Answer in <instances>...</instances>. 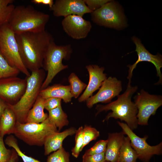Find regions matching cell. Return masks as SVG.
Listing matches in <instances>:
<instances>
[{
  "label": "cell",
  "mask_w": 162,
  "mask_h": 162,
  "mask_svg": "<svg viewBox=\"0 0 162 162\" xmlns=\"http://www.w3.org/2000/svg\"><path fill=\"white\" fill-rule=\"evenodd\" d=\"M70 154L62 146L48 157L46 162H71Z\"/></svg>",
  "instance_id": "cell-28"
},
{
  "label": "cell",
  "mask_w": 162,
  "mask_h": 162,
  "mask_svg": "<svg viewBox=\"0 0 162 162\" xmlns=\"http://www.w3.org/2000/svg\"><path fill=\"white\" fill-rule=\"evenodd\" d=\"M18 155L16 151L13 149V152L10 159L8 162H17L18 160Z\"/></svg>",
  "instance_id": "cell-38"
},
{
  "label": "cell",
  "mask_w": 162,
  "mask_h": 162,
  "mask_svg": "<svg viewBox=\"0 0 162 162\" xmlns=\"http://www.w3.org/2000/svg\"><path fill=\"white\" fill-rule=\"evenodd\" d=\"M72 52L71 45H57L54 41L49 44L44 55L43 67L47 71V76L43 83L41 90L48 86L55 76L61 71L68 68L63 64V59L68 60Z\"/></svg>",
  "instance_id": "cell-6"
},
{
  "label": "cell",
  "mask_w": 162,
  "mask_h": 162,
  "mask_svg": "<svg viewBox=\"0 0 162 162\" xmlns=\"http://www.w3.org/2000/svg\"></svg>",
  "instance_id": "cell-40"
},
{
  "label": "cell",
  "mask_w": 162,
  "mask_h": 162,
  "mask_svg": "<svg viewBox=\"0 0 162 162\" xmlns=\"http://www.w3.org/2000/svg\"><path fill=\"white\" fill-rule=\"evenodd\" d=\"M61 100L60 98L53 97L45 99L44 103V109L49 111L56 108L61 104Z\"/></svg>",
  "instance_id": "cell-34"
},
{
  "label": "cell",
  "mask_w": 162,
  "mask_h": 162,
  "mask_svg": "<svg viewBox=\"0 0 162 162\" xmlns=\"http://www.w3.org/2000/svg\"><path fill=\"white\" fill-rule=\"evenodd\" d=\"M16 122L14 112L8 106L0 118V134L4 136L13 134Z\"/></svg>",
  "instance_id": "cell-21"
},
{
  "label": "cell",
  "mask_w": 162,
  "mask_h": 162,
  "mask_svg": "<svg viewBox=\"0 0 162 162\" xmlns=\"http://www.w3.org/2000/svg\"><path fill=\"white\" fill-rule=\"evenodd\" d=\"M68 80L70 87V93L73 97L76 98L86 87L87 85L82 81L74 73L70 74Z\"/></svg>",
  "instance_id": "cell-25"
},
{
  "label": "cell",
  "mask_w": 162,
  "mask_h": 162,
  "mask_svg": "<svg viewBox=\"0 0 162 162\" xmlns=\"http://www.w3.org/2000/svg\"><path fill=\"white\" fill-rule=\"evenodd\" d=\"M89 75V81L86 89L78 99L79 102L86 101L93 93L99 89L103 82L107 78L104 73V68L96 65L90 64L86 66Z\"/></svg>",
  "instance_id": "cell-16"
},
{
  "label": "cell",
  "mask_w": 162,
  "mask_h": 162,
  "mask_svg": "<svg viewBox=\"0 0 162 162\" xmlns=\"http://www.w3.org/2000/svg\"><path fill=\"white\" fill-rule=\"evenodd\" d=\"M54 16H64L76 15L83 17L92 11L86 5L84 0H56L51 8Z\"/></svg>",
  "instance_id": "cell-13"
},
{
  "label": "cell",
  "mask_w": 162,
  "mask_h": 162,
  "mask_svg": "<svg viewBox=\"0 0 162 162\" xmlns=\"http://www.w3.org/2000/svg\"><path fill=\"white\" fill-rule=\"evenodd\" d=\"M76 129L70 127L62 132L58 131L49 136L44 144V154L49 155L56 151L62 146V143L65 139L68 136L75 134Z\"/></svg>",
  "instance_id": "cell-18"
},
{
  "label": "cell",
  "mask_w": 162,
  "mask_h": 162,
  "mask_svg": "<svg viewBox=\"0 0 162 162\" xmlns=\"http://www.w3.org/2000/svg\"><path fill=\"white\" fill-rule=\"evenodd\" d=\"M4 136L0 134V162H8L12 154L13 149L10 150L6 147Z\"/></svg>",
  "instance_id": "cell-32"
},
{
  "label": "cell",
  "mask_w": 162,
  "mask_h": 162,
  "mask_svg": "<svg viewBox=\"0 0 162 162\" xmlns=\"http://www.w3.org/2000/svg\"><path fill=\"white\" fill-rule=\"evenodd\" d=\"M48 118L55 125L59 131L69 123L67 114L63 111L61 104L48 111Z\"/></svg>",
  "instance_id": "cell-23"
},
{
  "label": "cell",
  "mask_w": 162,
  "mask_h": 162,
  "mask_svg": "<svg viewBox=\"0 0 162 162\" xmlns=\"http://www.w3.org/2000/svg\"><path fill=\"white\" fill-rule=\"evenodd\" d=\"M45 76V72L42 68L32 71L26 77V88L20 99L14 105L8 104L14 112L17 122L25 123L28 112L39 96Z\"/></svg>",
  "instance_id": "cell-4"
},
{
  "label": "cell",
  "mask_w": 162,
  "mask_h": 162,
  "mask_svg": "<svg viewBox=\"0 0 162 162\" xmlns=\"http://www.w3.org/2000/svg\"><path fill=\"white\" fill-rule=\"evenodd\" d=\"M50 16L31 5L15 6L8 23L15 34L45 30Z\"/></svg>",
  "instance_id": "cell-3"
},
{
  "label": "cell",
  "mask_w": 162,
  "mask_h": 162,
  "mask_svg": "<svg viewBox=\"0 0 162 162\" xmlns=\"http://www.w3.org/2000/svg\"><path fill=\"white\" fill-rule=\"evenodd\" d=\"M8 106V104L7 103L0 98V118Z\"/></svg>",
  "instance_id": "cell-37"
},
{
  "label": "cell",
  "mask_w": 162,
  "mask_h": 162,
  "mask_svg": "<svg viewBox=\"0 0 162 162\" xmlns=\"http://www.w3.org/2000/svg\"><path fill=\"white\" fill-rule=\"evenodd\" d=\"M13 0H0V27L8 23L15 7Z\"/></svg>",
  "instance_id": "cell-24"
},
{
  "label": "cell",
  "mask_w": 162,
  "mask_h": 162,
  "mask_svg": "<svg viewBox=\"0 0 162 162\" xmlns=\"http://www.w3.org/2000/svg\"><path fill=\"white\" fill-rule=\"evenodd\" d=\"M137 88L136 86L128 85L125 92L118 95L116 100L105 105H97L96 115L102 111L111 110L112 112L108 114L104 121H108L111 118L119 119L125 121L132 130L136 129L138 125V109L135 103L132 101L131 97Z\"/></svg>",
  "instance_id": "cell-2"
},
{
  "label": "cell",
  "mask_w": 162,
  "mask_h": 162,
  "mask_svg": "<svg viewBox=\"0 0 162 162\" xmlns=\"http://www.w3.org/2000/svg\"><path fill=\"white\" fill-rule=\"evenodd\" d=\"M88 7L92 12L99 8L105 4L110 2L108 0H84Z\"/></svg>",
  "instance_id": "cell-35"
},
{
  "label": "cell",
  "mask_w": 162,
  "mask_h": 162,
  "mask_svg": "<svg viewBox=\"0 0 162 162\" xmlns=\"http://www.w3.org/2000/svg\"><path fill=\"white\" fill-rule=\"evenodd\" d=\"M0 52L10 66L27 77L30 76L20 58L15 34L8 23L0 27Z\"/></svg>",
  "instance_id": "cell-7"
},
{
  "label": "cell",
  "mask_w": 162,
  "mask_h": 162,
  "mask_svg": "<svg viewBox=\"0 0 162 162\" xmlns=\"http://www.w3.org/2000/svg\"><path fill=\"white\" fill-rule=\"evenodd\" d=\"M45 99L39 95L26 116L25 123H39L44 122L48 114L44 112Z\"/></svg>",
  "instance_id": "cell-20"
},
{
  "label": "cell",
  "mask_w": 162,
  "mask_h": 162,
  "mask_svg": "<svg viewBox=\"0 0 162 162\" xmlns=\"http://www.w3.org/2000/svg\"><path fill=\"white\" fill-rule=\"evenodd\" d=\"M4 142L9 147L14 149L23 162H40L32 157L26 155L22 152L19 147L17 140L12 135L7 136L4 140Z\"/></svg>",
  "instance_id": "cell-26"
},
{
  "label": "cell",
  "mask_w": 162,
  "mask_h": 162,
  "mask_svg": "<svg viewBox=\"0 0 162 162\" xmlns=\"http://www.w3.org/2000/svg\"><path fill=\"white\" fill-rule=\"evenodd\" d=\"M132 40L136 45L135 51L137 52L138 58L133 65L128 66L129 68L128 75L127 77V78L129 80L128 85H130L133 71L136 67L137 64L139 62L143 61L150 62L154 65L156 70L157 75L159 77V81L157 83H161L162 75L160 70V68L162 67L161 56L159 54L154 55L150 53L145 48L138 38L133 37Z\"/></svg>",
  "instance_id": "cell-15"
},
{
  "label": "cell",
  "mask_w": 162,
  "mask_h": 162,
  "mask_svg": "<svg viewBox=\"0 0 162 162\" xmlns=\"http://www.w3.org/2000/svg\"><path fill=\"white\" fill-rule=\"evenodd\" d=\"M98 92L86 101L88 108L98 103L111 102L112 99L119 95L122 90L121 82L115 77L110 76L103 82Z\"/></svg>",
  "instance_id": "cell-12"
},
{
  "label": "cell",
  "mask_w": 162,
  "mask_h": 162,
  "mask_svg": "<svg viewBox=\"0 0 162 162\" xmlns=\"http://www.w3.org/2000/svg\"><path fill=\"white\" fill-rule=\"evenodd\" d=\"M27 86L26 79L16 76L0 79V98L8 104L14 105L20 99Z\"/></svg>",
  "instance_id": "cell-11"
},
{
  "label": "cell",
  "mask_w": 162,
  "mask_h": 162,
  "mask_svg": "<svg viewBox=\"0 0 162 162\" xmlns=\"http://www.w3.org/2000/svg\"><path fill=\"white\" fill-rule=\"evenodd\" d=\"M20 72L17 68L10 66L0 52V79L16 76Z\"/></svg>",
  "instance_id": "cell-27"
},
{
  "label": "cell",
  "mask_w": 162,
  "mask_h": 162,
  "mask_svg": "<svg viewBox=\"0 0 162 162\" xmlns=\"http://www.w3.org/2000/svg\"><path fill=\"white\" fill-rule=\"evenodd\" d=\"M138 156L128 136L124 137L120 150L118 162H136Z\"/></svg>",
  "instance_id": "cell-22"
},
{
  "label": "cell",
  "mask_w": 162,
  "mask_h": 162,
  "mask_svg": "<svg viewBox=\"0 0 162 162\" xmlns=\"http://www.w3.org/2000/svg\"><path fill=\"white\" fill-rule=\"evenodd\" d=\"M105 162H109L108 161H106V160H105Z\"/></svg>",
  "instance_id": "cell-39"
},
{
  "label": "cell",
  "mask_w": 162,
  "mask_h": 162,
  "mask_svg": "<svg viewBox=\"0 0 162 162\" xmlns=\"http://www.w3.org/2000/svg\"><path fill=\"white\" fill-rule=\"evenodd\" d=\"M20 56L26 68L31 72L43 67L44 57L50 44L54 40L45 30L15 34Z\"/></svg>",
  "instance_id": "cell-1"
},
{
  "label": "cell",
  "mask_w": 162,
  "mask_h": 162,
  "mask_svg": "<svg viewBox=\"0 0 162 162\" xmlns=\"http://www.w3.org/2000/svg\"><path fill=\"white\" fill-rule=\"evenodd\" d=\"M107 142V140L98 141L92 147L86 150L84 154L92 155L105 152Z\"/></svg>",
  "instance_id": "cell-31"
},
{
  "label": "cell",
  "mask_w": 162,
  "mask_h": 162,
  "mask_svg": "<svg viewBox=\"0 0 162 162\" xmlns=\"http://www.w3.org/2000/svg\"><path fill=\"white\" fill-rule=\"evenodd\" d=\"M62 24L64 32L69 36L76 40L86 38L92 28L89 21L76 15L64 17L62 21Z\"/></svg>",
  "instance_id": "cell-14"
},
{
  "label": "cell",
  "mask_w": 162,
  "mask_h": 162,
  "mask_svg": "<svg viewBox=\"0 0 162 162\" xmlns=\"http://www.w3.org/2000/svg\"><path fill=\"white\" fill-rule=\"evenodd\" d=\"M70 90V85L56 84L41 90L39 95L45 99L51 97L59 98L67 103L70 102L73 97Z\"/></svg>",
  "instance_id": "cell-19"
},
{
  "label": "cell",
  "mask_w": 162,
  "mask_h": 162,
  "mask_svg": "<svg viewBox=\"0 0 162 162\" xmlns=\"http://www.w3.org/2000/svg\"><path fill=\"white\" fill-rule=\"evenodd\" d=\"M90 14L92 21L100 26L118 28L124 25L123 15L112 2L110 1Z\"/></svg>",
  "instance_id": "cell-10"
},
{
  "label": "cell",
  "mask_w": 162,
  "mask_h": 162,
  "mask_svg": "<svg viewBox=\"0 0 162 162\" xmlns=\"http://www.w3.org/2000/svg\"><path fill=\"white\" fill-rule=\"evenodd\" d=\"M123 132L109 133L105 152V159L109 162H118L120 149L122 144Z\"/></svg>",
  "instance_id": "cell-17"
},
{
  "label": "cell",
  "mask_w": 162,
  "mask_h": 162,
  "mask_svg": "<svg viewBox=\"0 0 162 162\" xmlns=\"http://www.w3.org/2000/svg\"><path fill=\"white\" fill-rule=\"evenodd\" d=\"M124 134L130 139V144L136 152L138 158L142 162H149L154 155H160L162 153V142L155 146H151L146 142L147 136L141 138L136 135L126 124L118 121Z\"/></svg>",
  "instance_id": "cell-8"
},
{
  "label": "cell",
  "mask_w": 162,
  "mask_h": 162,
  "mask_svg": "<svg viewBox=\"0 0 162 162\" xmlns=\"http://www.w3.org/2000/svg\"><path fill=\"white\" fill-rule=\"evenodd\" d=\"M58 131L56 126L47 118L39 123L17 122L13 134L29 145L41 146L49 136Z\"/></svg>",
  "instance_id": "cell-5"
},
{
  "label": "cell",
  "mask_w": 162,
  "mask_h": 162,
  "mask_svg": "<svg viewBox=\"0 0 162 162\" xmlns=\"http://www.w3.org/2000/svg\"><path fill=\"white\" fill-rule=\"evenodd\" d=\"M100 136V132L91 126L85 125L83 127V142L82 150L91 141L96 140Z\"/></svg>",
  "instance_id": "cell-29"
},
{
  "label": "cell",
  "mask_w": 162,
  "mask_h": 162,
  "mask_svg": "<svg viewBox=\"0 0 162 162\" xmlns=\"http://www.w3.org/2000/svg\"><path fill=\"white\" fill-rule=\"evenodd\" d=\"M82 162H105V152L92 155L84 154Z\"/></svg>",
  "instance_id": "cell-33"
},
{
  "label": "cell",
  "mask_w": 162,
  "mask_h": 162,
  "mask_svg": "<svg viewBox=\"0 0 162 162\" xmlns=\"http://www.w3.org/2000/svg\"><path fill=\"white\" fill-rule=\"evenodd\" d=\"M31 2L35 4L48 5L50 8H52L54 3L53 0H32Z\"/></svg>",
  "instance_id": "cell-36"
},
{
  "label": "cell",
  "mask_w": 162,
  "mask_h": 162,
  "mask_svg": "<svg viewBox=\"0 0 162 162\" xmlns=\"http://www.w3.org/2000/svg\"><path fill=\"white\" fill-rule=\"evenodd\" d=\"M75 136V145L71 150L72 155L76 158L79 156L82 151V147L83 142V127H80L76 130Z\"/></svg>",
  "instance_id": "cell-30"
},
{
  "label": "cell",
  "mask_w": 162,
  "mask_h": 162,
  "mask_svg": "<svg viewBox=\"0 0 162 162\" xmlns=\"http://www.w3.org/2000/svg\"><path fill=\"white\" fill-rule=\"evenodd\" d=\"M137 108L138 124L147 125L151 115H154L158 109L162 105L160 95H152L142 89L134 97Z\"/></svg>",
  "instance_id": "cell-9"
}]
</instances>
